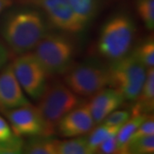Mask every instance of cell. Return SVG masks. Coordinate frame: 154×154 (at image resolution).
Masks as SVG:
<instances>
[{
  "label": "cell",
  "mask_w": 154,
  "mask_h": 154,
  "mask_svg": "<svg viewBox=\"0 0 154 154\" xmlns=\"http://www.w3.org/2000/svg\"><path fill=\"white\" fill-rule=\"evenodd\" d=\"M49 29V22L41 12L21 9L8 13L1 31L11 51L21 55L33 50Z\"/></svg>",
  "instance_id": "cell-1"
},
{
  "label": "cell",
  "mask_w": 154,
  "mask_h": 154,
  "mask_svg": "<svg viewBox=\"0 0 154 154\" xmlns=\"http://www.w3.org/2000/svg\"><path fill=\"white\" fill-rule=\"evenodd\" d=\"M134 33V22L128 15L112 16L101 28L97 45L99 53L111 62L122 58L129 52Z\"/></svg>",
  "instance_id": "cell-2"
},
{
  "label": "cell",
  "mask_w": 154,
  "mask_h": 154,
  "mask_svg": "<svg viewBox=\"0 0 154 154\" xmlns=\"http://www.w3.org/2000/svg\"><path fill=\"white\" fill-rule=\"evenodd\" d=\"M75 45L63 33H48L33 48V54L49 75H63L72 66Z\"/></svg>",
  "instance_id": "cell-3"
},
{
  "label": "cell",
  "mask_w": 154,
  "mask_h": 154,
  "mask_svg": "<svg viewBox=\"0 0 154 154\" xmlns=\"http://www.w3.org/2000/svg\"><path fill=\"white\" fill-rule=\"evenodd\" d=\"M38 100L37 109L45 123L49 136L55 133L61 119L80 105L81 102L79 96L73 93L65 83L59 81L47 83L44 93Z\"/></svg>",
  "instance_id": "cell-4"
},
{
  "label": "cell",
  "mask_w": 154,
  "mask_h": 154,
  "mask_svg": "<svg viewBox=\"0 0 154 154\" xmlns=\"http://www.w3.org/2000/svg\"><path fill=\"white\" fill-rule=\"evenodd\" d=\"M64 75L67 87L80 97H93L110 85L108 67L96 61L71 66Z\"/></svg>",
  "instance_id": "cell-5"
},
{
  "label": "cell",
  "mask_w": 154,
  "mask_h": 154,
  "mask_svg": "<svg viewBox=\"0 0 154 154\" xmlns=\"http://www.w3.org/2000/svg\"><path fill=\"white\" fill-rule=\"evenodd\" d=\"M108 69L110 88L119 91L126 100H136L143 87L147 69L132 53L112 61Z\"/></svg>",
  "instance_id": "cell-6"
},
{
  "label": "cell",
  "mask_w": 154,
  "mask_h": 154,
  "mask_svg": "<svg viewBox=\"0 0 154 154\" xmlns=\"http://www.w3.org/2000/svg\"><path fill=\"white\" fill-rule=\"evenodd\" d=\"M11 65L22 90L31 99L38 100L46 88L49 74L37 57L28 51L18 56Z\"/></svg>",
  "instance_id": "cell-7"
},
{
  "label": "cell",
  "mask_w": 154,
  "mask_h": 154,
  "mask_svg": "<svg viewBox=\"0 0 154 154\" xmlns=\"http://www.w3.org/2000/svg\"><path fill=\"white\" fill-rule=\"evenodd\" d=\"M2 112L10 122L13 133L18 137L49 136L39 111L31 104Z\"/></svg>",
  "instance_id": "cell-8"
},
{
  "label": "cell",
  "mask_w": 154,
  "mask_h": 154,
  "mask_svg": "<svg viewBox=\"0 0 154 154\" xmlns=\"http://www.w3.org/2000/svg\"><path fill=\"white\" fill-rule=\"evenodd\" d=\"M39 8L51 25L67 33H78L85 29L74 14L68 0H23Z\"/></svg>",
  "instance_id": "cell-9"
},
{
  "label": "cell",
  "mask_w": 154,
  "mask_h": 154,
  "mask_svg": "<svg viewBox=\"0 0 154 154\" xmlns=\"http://www.w3.org/2000/svg\"><path fill=\"white\" fill-rule=\"evenodd\" d=\"M30 105L21 88L11 63L0 72V110H11Z\"/></svg>",
  "instance_id": "cell-10"
},
{
  "label": "cell",
  "mask_w": 154,
  "mask_h": 154,
  "mask_svg": "<svg viewBox=\"0 0 154 154\" xmlns=\"http://www.w3.org/2000/svg\"><path fill=\"white\" fill-rule=\"evenodd\" d=\"M95 126L88 104L78 105L68 112L57 124L60 135L65 138L83 136Z\"/></svg>",
  "instance_id": "cell-11"
},
{
  "label": "cell",
  "mask_w": 154,
  "mask_h": 154,
  "mask_svg": "<svg viewBox=\"0 0 154 154\" xmlns=\"http://www.w3.org/2000/svg\"><path fill=\"white\" fill-rule=\"evenodd\" d=\"M93 97L88 106L95 124H100L107 116L118 109L125 100L122 94L113 88H104Z\"/></svg>",
  "instance_id": "cell-12"
},
{
  "label": "cell",
  "mask_w": 154,
  "mask_h": 154,
  "mask_svg": "<svg viewBox=\"0 0 154 154\" xmlns=\"http://www.w3.org/2000/svg\"><path fill=\"white\" fill-rule=\"evenodd\" d=\"M137 103L133 108L131 116L137 114H147L153 110L154 106V69H146V79L143 87L137 98Z\"/></svg>",
  "instance_id": "cell-13"
},
{
  "label": "cell",
  "mask_w": 154,
  "mask_h": 154,
  "mask_svg": "<svg viewBox=\"0 0 154 154\" xmlns=\"http://www.w3.org/2000/svg\"><path fill=\"white\" fill-rule=\"evenodd\" d=\"M68 2L84 29L99 15L101 8V0H68Z\"/></svg>",
  "instance_id": "cell-14"
},
{
  "label": "cell",
  "mask_w": 154,
  "mask_h": 154,
  "mask_svg": "<svg viewBox=\"0 0 154 154\" xmlns=\"http://www.w3.org/2000/svg\"><path fill=\"white\" fill-rule=\"evenodd\" d=\"M149 115L147 114H137L131 116L128 121L122 124L116 134L117 139V153H128V146L132 138L134 133L136 131L138 127L143 122Z\"/></svg>",
  "instance_id": "cell-15"
},
{
  "label": "cell",
  "mask_w": 154,
  "mask_h": 154,
  "mask_svg": "<svg viewBox=\"0 0 154 154\" xmlns=\"http://www.w3.org/2000/svg\"><path fill=\"white\" fill-rule=\"evenodd\" d=\"M57 140L51 136L31 137L24 143L22 152L28 154H57Z\"/></svg>",
  "instance_id": "cell-16"
},
{
  "label": "cell",
  "mask_w": 154,
  "mask_h": 154,
  "mask_svg": "<svg viewBox=\"0 0 154 154\" xmlns=\"http://www.w3.org/2000/svg\"><path fill=\"white\" fill-rule=\"evenodd\" d=\"M87 137H73L70 140L57 141V154H92Z\"/></svg>",
  "instance_id": "cell-17"
},
{
  "label": "cell",
  "mask_w": 154,
  "mask_h": 154,
  "mask_svg": "<svg viewBox=\"0 0 154 154\" xmlns=\"http://www.w3.org/2000/svg\"><path fill=\"white\" fill-rule=\"evenodd\" d=\"M133 55L140 61L146 69L154 66V40L152 37H149L142 41L133 51Z\"/></svg>",
  "instance_id": "cell-18"
},
{
  "label": "cell",
  "mask_w": 154,
  "mask_h": 154,
  "mask_svg": "<svg viewBox=\"0 0 154 154\" xmlns=\"http://www.w3.org/2000/svg\"><path fill=\"white\" fill-rule=\"evenodd\" d=\"M120 127L107 126L105 124H102L100 126L97 127L93 131L91 130L88 135V142L92 152L95 153L97 149L102 144V142L110 136L111 134H114L118 132Z\"/></svg>",
  "instance_id": "cell-19"
},
{
  "label": "cell",
  "mask_w": 154,
  "mask_h": 154,
  "mask_svg": "<svg viewBox=\"0 0 154 154\" xmlns=\"http://www.w3.org/2000/svg\"><path fill=\"white\" fill-rule=\"evenodd\" d=\"M139 17L148 30L154 28V0H136Z\"/></svg>",
  "instance_id": "cell-20"
},
{
  "label": "cell",
  "mask_w": 154,
  "mask_h": 154,
  "mask_svg": "<svg viewBox=\"0 0 154 154\" xmlns=\"http://www.w3.org/2000/svg\"><path fill=\"white\" fill-rule=\"evenodd\" d=\"M154 152V135L140 137L130 140L128 153L151 154Z\"/></svg>",
  "instance_id": "cell-21"
},
{
  "label": "cell",
  "mask_w": 154,
  "mask_h": 154,
  "mask_svg": "<svg viewBox=\"0 0 154 154\" xmlns=\"http://www.w3.org/2000/svg\"><path fill=\"white\" fill-rule=\"evenodd\" d=\"M131 117V112L128 110H114L102 122L103 124L107 126L121 127Z\"/></svg>",
  "instance_id": "cell-22"
},
{
  "label": "cell",
  "mask_w": 154,
  "mask_h": 154,
  "mask_svg": "<svg viewBox=\"0 0 154 154\" xmlns=\"http://www.w3.org/2000/svg\"><path fill=\"white\" fill-rule=\"evenodd\" d=\"M24 142L21 137L15 136L9 140L0 142V154L22 153Z\"/></svg>",
  "instance_id": "cell-23"
},
{
  "label": "cell",
  "mask_w": 154,
  "mask_h": 154,
  "mask_svg": "<svg viewBox=\"0 0 154 154\" xmlns=\"http://www.w3.org/2000/svg\"><path fill=\"white\" fill-rule=\"evenodd\" d=\"M154 135V120L152 116H149L145 121L138 127L136 131L134 133L130 140L140 137ZM130 142V141H129Z\"/></svg>",
  "instance_id": "cell-24"
},
{
  "label": "cell",
  "mask_w": 154,
  "mask_h": 154,
  "mask_svg": "<svg viewBox=\"0 0 154 154\" xmlns=\"http://www.w3.org/2000/svg\"><path fill=\"white\" fill-rule=\"evenodd\" d=\"M117 134V133H116ZM116 134H111L110 136L105 140L102 144L97 149L96 152L104 154L117 153V139Z\"/></svg>",
  "instance_id": "cell-25"
},
{
  "label": "cell",
  "mask_w": 154,
  "mask_h": 154,
  "mask_svg": "<svg viewBox=\"0 0 154 154\" xmlns=\"http://www.w3.org/2000/svg\"><path fill=\"white\" fill-rule=\"evenodd\" d=\"M15 136L17 135L13 133L10 124L0 116V142L9 140Z\"/></svg>",
  "instance_id": "cell-26"
},
{
  "label": "cell",
  "mask_w": 154,
  "mask_h": 154,
  "mask_svg": "<svg viewBox=\"0 0 154 154\" xmlns=\"http://www.w3.org/2000/svg\"><path fill=\"white\" fill-rule=\"evenodd\" d=\"M8 60V51L3 45L0 44V69L5 66Z\"/></svg>",
  "instance_id": "cell-27"
},
{
  "label": "cell",
  "mask_w": 154,
  "mask_h": 154,
  "mask_svg": "<svg viewBox=\"0 0 154 154\" xmlns=\"http://www.w3.org/2000/svg\"><path fill=\"white\" fill-rule=\"evenodd\" d=\"M12 4H13V0H0V14L9 7H11Z\"/></svg>",
  "instance_id": "cell-28"
}]
</instances>
